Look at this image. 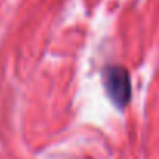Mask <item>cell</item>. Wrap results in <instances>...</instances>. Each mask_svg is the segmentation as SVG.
<instances>
[{"label": "cell", "mask_w": 159, "mask_h": 159, "mask_svg": "<svg viewBox=\"0 0 159 159\" xmlns=\"http://www.w3.org/2000/svg\"><path fill=\"white\" fill-rule=\"evenodd\" d=\"M102 81L108 98L119 109H125L131 100L133 88L128 70L119 64H109L102 70Z\"/></svg>", "instance_id": "cell-1"}]
</instances>
